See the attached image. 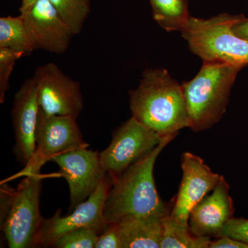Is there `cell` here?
Listing matches in <instances>:
<instances>
[{"mask_svg": "<svg viewBox=\"0 0 248 248\" xmlns=\"http://www.w3.org/2000/svg\"><path fill=\"white\" fill-rule=\"evenodd\" d=\"M129 104L132 116L162 138L190 128L182 85L164 68L143 72L138 88L129 91Z\"/></svg>", "mask_w": 248, "mask_h": 248, "instance_id": "6da1fadb", "label": "cell"}, {"mask_svg": "<svg viewBox=\"0 0 248 248\" xmlns=\"http://www.w3.org/2000/svg\"><path fill=\"white\" fill-rule=\"evenodd\" d=\"M178 135L164 137L151 153L112 180L104 209V221L107 225L128 216L166 217L170 213L160 198L153 173L160 153Z\"/></svg>", "mask_w": 248, "mask_h": 248, "instance_id": "7a4b0ae2", "label": "cell"}, {"mask_svg": "<svg viewBox=\"0 0 248 248\" xmlns=\"http://www.w3.org/2000/svg\"><path fill=\"white\" fill-rule=\"evenodd\" d=\"M243 66L203 62L198 74L182 84L192 131L208 130L226 113L232 88Z\"/></svg>", "mask_w": 248, "mask_h": 248, "instance_id": "3957f363", "label": "cell"}, {"mask_svg": "<svg viewBox=\"0 0 248 248\" xmlns=\"http://www.w3.org/2000/svg\"><path fill=\"white\" fill-rule=\"evenodd\" d=\"M243 16L222 14L209 19L190 16L181 32L190 50L203 62L248 64V41L232 30Z\"/></svg>", "mask_w": 248, "mask_h": 248, "instance_id": "277c9868", "label": "cell"}, {"mask_svg": "<svg viewBox=\"0 0 248 248\" xmlns=\"http://www.w3.org/2000/svg\"><path fill=\"white\" fill-rule=\"evenodd\" d=\"M15 190L9 211L1 228L10 248L35 247L44 218L40 212L43 176L40 170L31 171Z\"/></svg>", "mask_w": 248, "mask_h": 248, "instance_id": "5b68a950", "label": "cell"}, {"mask_svg": "<svg viewBox=\"0 0 248 248\" xmlns=\"http://www.w3.org/2000/svg\"><path fill=\"white\" fill-rule=\"evenodd\" d=\"M164 138L132 116L116 129L109 146L99 153L103 169L113 180L151 153Z\"/></svg>", "mask_w": 248, "mask_h": 248, "instance_id": "8992f818", "label": "cell"}, {"mask_svg": "<svg viewBox=\"0 0 248 248\" xmlns=\"http://www.w3.org/2000/svg\"><path fill=\"white\" fill-rule=\"evenodd\" d=\"M112 185V178L107 174L89 198L68 215L62 217L61 210H58L53 217L44 218L35 247L52 246L63 235L80 228H94L102 234L108 226L104 221V209Z\"/></svg>", "mask_w": 248, "mask_h": 248, "instance_id": "52a82bcc", "label": "cell"}, {"mask_svg": "<svg viewBox=\"0 0 248 248\" xmlns=\"http://www.w3.org/2000/svg\"><path fill=\"white\" fill-rule=\"evenodd\" d=\"M32 78L37 84L41 112L48 115L79 117L84 108L79 82L53 63L39 66Z\"/></svg>", "mask_w": 248, "mask_h": 248, "instance_id": "ba28073f", "label": "cell"}, {"mask_svg": "<svg viewBox=\"0 0 248 248\" xmlns=\"http://www.w3.org/2000/svg\"><path fill=\"white\" fill-rule=\"evenodd\" d=\"M36 151L33 161L23 174L40 170L55 155L88 147L77 118L71 116L48 115L39 110L35 132Z\"/></svg>", "mask_w": 248, "mask_h": 248, "instance_id": "9c48e42d", "label": "cell"}, {"mask_svg": "<svg viewBox=\"0 0 248 248\" xmlns=\"http://www.w3.org/2000/svg\"><path fill=\"white\" fill-rule=\"evenodd\" d=\"M78 148L55 155L50 161L60 168V174L65 178L70 190L69 213L87 200L107 177L99 159V153Z\"/></svg>", "mask_w": 248, "mask_h": 248, "instance_id": "30bf717a", "label": "cell"}, {"mask_svg": "<svg viewBox=\"0 0 248 248\" xmlns=\"http://www.w3.org/2000/svg\"><path fill=\"white\" fill-rule=\"evenodd\" d=\"M182 182L171 210L170 216L182 224L188 226L192 208L215 188L222 176L213 172L203 159L186 152L181 156Z\"/></svg>", "mask_w": 248, "mask_h": 248, "instance_id": "8fae6325", "label": "cell"}, {"mask_svg": "<svg viewBox=\"0 0 248 248\" xmlns=\"http://www.w3.org/2000/svg\"><path fill=\"white\" fill-rule=\"evenodd\" d=\"M21 15L34 50L66 51L73 35L50 0H37Z\"/></svg>", "mask_w": 248, "mask_h": 248, "instance_id": "7c38bea8", "label": "cell"}, {"mask_svg": "<svg viewBox=\"0 0 248 248\" xmlns=\"http://www.w3.org/2000/svg\"><path fill=\"white\" fill-rule=\"evenodd\" d=\"M39 110L37 84L33 78H29L16 93L11 112L16 140L14 153L24 170L30 167L35 157Z\"/></svg>", "mask_w": 248, "mask_h": 248, "instance_id": "4fadbf2b", "label": "cell"}, {"mask_svg": "<svg viewBox=\"0 0 248 248\" xmlns=\"http://www.w3.org/2000/svg\"><path fill=\"white\" fill-rule=\"evenodd\" d=\"M234 213L230 186L222 176L213 192L205 196L191 210L189 227L196 236L217 238L228 221L234 217Z\"/></svg>", "mask_w": 248, "mask_h": 248, "instance_id": "5bb4252c", "label": "cell"}, {"mask_svg": "<svg viewBox=\"0 0 248 248\" xmlns=\"http://www.w3.org/2000/svg\"><path fill=\"white\" fill-rule=\"evenodd\" d=\"M164 217L128 216L116 222L122 248H161Z\"/></svg>", "mask_w": 248, "mask_h": 248, "instance_id": "9a60e30c", "label": "cell"}, {"mask_svg": "<svg viewBox=\"0 0 248 248\" xmlns=\"http://www.w3.org/2000/svg\"><path fill=\"white\" fill-rule=\"evenodd\" d=\"M210 236L192 234L190 227L182 224L170 215L163 218L161 248H209Z\"/></svg>", "mask_w": 248, "mask_h": 248, "instance_id": "2e32d148", "label": "cell"}, {"mask_svg": "<svg viewBox=\"0 0 248 248\" xmlns=\"http://www.w3.org/2000/svg\"><path fill=\"white\" fill-rule=\"evenodd\" d=\"M150 2L155 20L168 32L182 31L190 17L187 0H150Z\"/></svg>", "mask_w": 248, "mask_h": 248, "instance_id": "e0dca14e", "label": "cell"}, {"mask_svg": "<svg viewBox=\"0 0 248 248\" xmlns=\"http://www.w3.org/2000/svg\"><path fill=\"white\" fill-rule=\"evenodd\" d=\"M0 48L11 49L24 56L34 51L22 15L0 18Z\"/></svg>", "mask_w": 248, "mask_h": 248, "instance_id": "ac0fdd59", "label": "cell"}, {"mask_svg": "<svg viewBox=\"0 0 248 248\" xmlns=\"http://www.w3.org/2000/svg\"><path fill=\"white\" fill-rule=\"evenodd\" d=\"M73 35H78L91 12L90 0H50Z\"/></svg>", "mask_w": 248, "mask_h": 248, "instance_id": "d6986e66", "label": "cell"}, {"mask_svg": "<svg viewBox=\"0 0 248 248\" xmlns=\"http://www.w3.org/2000/svg\"><path fill=\"white\" fill-rule=\"evenodd\" d=\"M101 233L92 228L76 230L59 238L52 247L57 248H95Z\"/></svg>", "mask_w": 248, "mask_h": 248, "instance_id": "ffe728a7", "label": "cell"}, {"mask_svg": "<svg viewBox=\"0 0 248 248\" xmlns=\"http://www.w3.org/2000/svg\"><path fill=\"white\" fill-rule=\"evenodd\" d=\"M24 57L22 53L11 49L0 48V103L4 102L5 95L9 90V80L15 64Z\"/></svg>", "mask_w": 248, "mask_h": 248, "instance_id": "44dd1931", "label": "cell"}, {"mask_svg": "<svg viewBox=\"0 0 248 248\" xmlns=\"http://www.w3.org/2000/svg\"><path fill=\"white\" fill-rule=\"evenodd\" d=\"M223 236H230L248 244V219L233 217L222 230L218 237Z\"/></svg>", "mask_w": 248, "mask_h": 248, "instance_id": "7402d4cb", "label": "cell"}, {"mask_svg": "<svg viewBox=\"0 0 248 248\" xmlns=\"http://www.w3.org/2000/svg\"><path fill=\"white\" fill-rule=\"evenodd\" d=\"M95 248H122V240L115 223L108 225L99 236Z\"/></svg>", "mask_w": 248, "mask_h": 248, "instance_id": "603a6c76", "label": "cell"}, {"mask_svg": "<svg viewBox=\"0 0 248 248\" xmlns=\"http://www.w3.org/2000/svg\"><path fill=\"white\" fill-rule=\"evenodd\" d=\"M209 248H248V244L228 236H220L211 241Z\"/></svg>", "mask_w": 248, "mask_h": 248, "instance_id": "cb8c5ba5", "label": "cell"}, {"mask_svg": "<svg viewBox=\"0 0 248 248\" xmlns=\"http://www.w3.org/2000/svg\"><path fill=\"white\" fill-rule=\"evenodd\" d=\"M235 34L240 38L248 41V19L243 17L232 28Z\"/></svg>", "mask_w": 248, "mask_h": 248, "instance_id": "d4e9b609", "label": "cell"}, {"mask_svg": "<svg viewBox=\"0 0 248 248\" xmlns=\"http://www.w3.org/2000/svg\"><path fill=\"white\" fill-rule=\"evenodd\" d=\"M37 0H22V5L19 8V11L21 14L25 12L29 8H31Z\"/></svg>", "mask_w": 248, "mask_h": 248, "instance_id": "484cf974", "label": "cell"}]
</instances>
